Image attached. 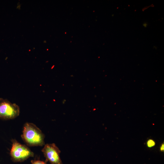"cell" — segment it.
<instances>
[{
	"instance_id": "6da1fadb",
	"label": "cell",
	"mask_w": 164,
	"mask_h": 164,
	"mask_svg": "<svg viewBox=\"0 0 164 164\" xmlns=\"http://www.w3.org/2000/svg\"><path fill=\"white\" fill-rule=\"evenodd\" d=\"M21 137L29 146H42L44 144V135L38 128L32 123L27 122L25 124Z\"/></svg>"
},
{
	"instance_id": "3957f363",
	"label": "cell",
	"mask_w": 164,
	"mask_h": 164,
	"mask_svg": "<svg viewBox=\"0 0 164 164\" xmlns=\"http://www.w3.org/2000/svg\"><path fill=\"white\" fill-rule=\"evenodd\" d=\"M20 113L19 106L6 99L0 98V118L4 120L14 119Z\"/></svg>"
},
{
	"instance_id": "7a4b0ae2",
	"label": "cell",
	"mask_w": 164,
	"mask_h": 164,
	"mask_svg": "<svg viewBox=\"0 0 164 164\" xmlns=\"http://www.w3.org/2000/svg\"><path fill=\"white\" fill-rule=\"evenodd\" d=\"M10 154L14 162H22L34 156V153L26 145L21 144L15 139L12 140Z\"/></svg>"
},
{
	"instance_id": "52a82bcc",
	"label": "cell",
	"mask_w": 164,
	"mask_h": 164,
	"mask_svg": "<svg viewBox=\"0 0 164 164\" xmlns=\"http://www.w3.org/2000/svg\"><path fill=\"white\" fill-rule=\"evenodd\" d=\"M160 150L161 151L164 150V145H162L160 147Z\"/></svg>"
},
{
	"instance_id": "277c9868",
	"label": "cell",
	"mask_w": 164,
	"mask_h": 164,
	"mask_svg": "<svg viewBox=\"0 0 164 164\" xmlns=\"http://www.w3.org/2000/svg\"><path fill=\"white\" fill-rule=\"evenodd\" d=\"M42 151L46 162L49 161L51 164H62L60 156V151L54 143L46 144Z\"/></svg>"
},
{
	"instance_id": "5b68a950",
	"label": "cell",
	"mask_w": 164,
	"mask_h": 164,
	"mask_svg": "<svg viewBox=\"0 0 164 164\" xmlns=\"http://www.w3.org/2000/svg\"><path fill=\"white\" fill-rule=\"evenodd\" d=\"M31 164H47L46 162H44L40 160H35L31 161Z\"/></svg>"
},
{
	"instance_id": "8992f818",
	"label": "cell",
	"mask_w": 164,
	"mask_h": 164,
	"mask_svg": "<svg viewBox=\"0 0 164 164\" xmlns=\"http://www.w3.org/2000/svg\"><path fill=\"white\" fill-rule=\"evenodd\" d=\"M147 146L149 147H151L155 145V142L152 140H149L147 142Z\"/></svg>"
}]
</instances>
